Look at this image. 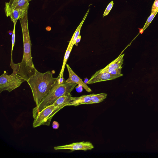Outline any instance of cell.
Returning <instances> with one entry per match:
<instances>
[{"label": "cell", "instance_id": "cell-1", "mask_svg": "<svg viewBox=\"0 0 158 158\" xmlns=\"http://www.w3.org/2000/svg\"><path fill=\"white\" fill-rule=\"evenodd\" d=\"M23 34V55L22 61L18 63L19 73L27 81L35 73L31 55V44L28 30L27 14L19 19Z\"/></svg>", "mask_w": 158, "mask_h": 158}, {"label": "cell", "instance_id": "cell-2", "mask_svg": "<svg viewBox=\"0 0 158 158\" xmlns=\"http://www.w3.org/2000/svg\"><path fill=\"white\" fill-rule=\"evenodd\" d=\"M58 78V77H53L49 71L41 73L35 69L34 74L27 81L31 88L36 106L49 93Z\"/></svg>", "mask_w": 158, "mask_h": 158}, {"label": "cell", "instance_id": "cell-3", "mask_svg": "<svg viewBox=\"0 0 158 158\" xmlns=\"http://www.w3.org/2000/svg\"><path fill=\"white\" fill-rule=\"evenodd\" d=\"M77 85L66 82L63 78V76L59 75L57 81L49 93L39 105L33 109V118H34L38 113L46 107L52 105L61 96L70 93Z\"/></svg>", "mask_w": 158, "mask_h": 158}, {"label": "cell", "instance_id": "cell-4", "mask_svg": "<svg viewBox=\"0 0 158 158\" xmlns=\"http://www.w3.org/2000/svg\"><path fill=\"white\" fill-rule=\"evenodd\" d=\"M26 80L17 72L13 71L8 75L6 71L0 77V93L3 91L10 92L19 87Z\"/></svg>", "mask_w": 158, "mask_h": 158}, {"label": "cell", "instance_id": "cell-5", "mask_svg": "<svg viewBox=\"0 0 158 158\" xmlns=\"http://www.w3.org/2000/svg\"><path fill=\"white\" fill-rule=\"evenodd\" d=\"M55 107L53 105L48 106L38 113L34 118L33 123L34 127L41 125H50L51 120L55 114L53 111Z\"/></svg>", "mask_w": 158, "mask_h": 158}, {"label": "cell", "instance_id": "cell-6", "mask_svg": "<svg viewBox=\"0 0 158 158\" xmlns=\"http://www.w3.org/2000/svg\"><path fill=\"white\" fill-rule=\"evenodd\" d=\"M94 148V146L91 143L88 141H82L74 143L68 145L56 146L54 147V149L56 150L69 149L72 151L78 150L86 151L91 150Z\"/></svg>", "mask_w": 158, "mask_h": 158}, {"label": "cell", "instance_id": "cell-7", "mask_svg": "<svg viewBox=\"0 0 158 158\" xmlns=\"http://www.w3.org/2000/svg\"><path fill=\"white\" fill-rule=\"evenodd\" d=\"M28 10L12 7L8 2H6L4 8L6 16L10 17L11 21L13 23L27 14Z\"/></svg>", "mask_w": 158, "mask_h": 158}, {"label": "cell", "instance_id": "cell-8", "mask_svg": "<svg viewBox=\"0 0 158 158\" xmlns=\"http://www.w3.org/2000/svg\"><path fill=\"white\" fill-rule=\"evenodd\" d=\"M123 76V74L121 73L114 75L108 73H101L98 70L92 76L86 83L88 84H92L100 81L113 80Z\"/></svg>", "mask_w": 158, "mask_h": 158}, {"label": "cell", "instance_id": "cell-9", "mask_svg": "<svg viewBox=\"0 0 158 158\" xmlns=\"http://www.w3.org/2000/svg\"><path fill=\"white\" fill-rule=\"evenodd\" d=\"M66 65L69 73V77L65 81L68 83L78 84L83 87L87 92H91L92 91L91 89L73 72L69 65L67 64Z\"/></svg>", "mask_w": 158, "mask_h": 158}, {"label": "cell", "instance_id": "cell-10", "mask_svg": "<svg viewBox=\"0 0 158 158\" xmlns=\"http://www.w3.org/2000/svg\"><path fill=\"white\" fill-rule=\"evenodd\" d=\"M74 99L70 93L67 94L59 98L52 104L55 107L53 112L55 114L58 111L68 104Z\"/></svg>", "mask_w": 158, "mask_h": 158}, {"label": "cell", "instance_id": "cell-11", "mask_svg": "<svg viewBox=\"0 0 158 158\" xmlns=\"http://www.w3.org/2000/svg\"><path fill=\"white\" fill-rule=\"evenodd\" d=\"M92 94L83 95L78 97H74L73 100L67 106H77L82 104H89Z\"/></svg>", "mask_w": 158, "mask_h": 158}, {"label": "cell", "instance_id": "cell-12", "mask_svg": "<svg viewBox=\"0 0 158 158\" xmlns=\"http://www.w3.org/2000/svg\"><path fill=\"white\" fill-rule=\"evenodd\" d=\"M124 54L119 56L116 59L110 63L108 65L102 70H104L108 69H122V64L123 61V57Z\"/></svg>", "mask_w": 158, "mask_h": 158}, {"label": "cell", "instance_id": "cell-13", "mask_svg": "<svg viewBox=\"0 0 158 158\" xmlns=\"http://www.w3.org/2000/svg\"><path fill=\"white\" fill-rule=\"evenodd\" d=\"M29 2L27 0H10L8 3L13 8L28 10Z\"/></svg>", "mask_w": 158, "mask_h": 158}, {"label": "cell", "instance_id": "cell-14", "mask_svg": "<svg viewBox=\"0 0 158 158\" xmlns=\"http://www.w3.org/2000/svg\"><path fill=\"white\" fill-rule=\"evenodd\" d=\"M89 8L87 11L86 13L85 14V15L84 16V17H83L82 20V21L81 22V23L79 24V25L77 27V28L75 32L73 34V35L72 36V42L71 43V46L73 47V45L74 44L75 41L77 38V37L78 36L80 35V31L81 28V27H82V26L84 23V22L85 20L86 17H87L88 14L89 13Z\"/></svg>", "mask_w": 158, "mask_h": 158}, {"label": "cell", "instance_id": "cell-15", "mask_svg": "<svg viewBox=\"0 0 158 158\" xmlns=\"http://www.w3.org/2000/svg\"><path fill=\"white\" fill-rule=\"evenodd\" d=\"M107 96V94L104 93L95 94H93L91 97V100L89 104H95L102 102L105 99Z\"/></svg>", "mask_w": 158, "mask_h": 158}, {"label": "cell", "instance_id": "cell-16", "mask_svg": "<svg viewBox=\"0 0 158 158\" xmlns=\"http://www.w3.org/2000/svg\"><path fill=\"white\" fill-rule=\"evenodd\" d=\"M72 42V39H71L69 42V45L68 46V48L67 49L65 54L62 66V67L61 71L59 74L60 76L63 75V72L65 68V64H66L67 60L68 59L70 52L73 47V46H71Z\"/></svg>", "mask_w": 158, "mask_h": 158}, {"label": "cell", "instance_id": "cell-17", "mask_svg": "<svg viewBox=\"0 0 158 158\" xmlns=\"http://www.w3.org/2000/svg\"><path fill=\"white\" fill-rule=\"evenodd\" d=\"M158 12V10L157 9L151 14V15L148 18L144 27L142 29L143 31L144 30L148 27Z\"/></svg>", "mask_w": 158, "mask_h": 158}, {"label": "cell", "instance_id": "cell-18", "mask_svg": "<svg viewBox=\"0 0 158 158\" xmlns=\"http://www.w3.org/2000/svg\"><path fill=\"white\" fill-rule=\"evenodd\" d=\"M17 21H16L14 22V28L12 35L11 41H12V48H11V60L12 59V52L13 49V47L15 44V26L17 22Z\"/></svg>", "mask_w": 158, "mask_h": 158}, {"label": "cell", "instance_id": "cell-19", "mask_svg": "<svg viewBox=\"0 0 158 158\" xmlns=\"http://www.w3.org/2000/svg\"><path fill=\"white\" fill-rule=\"evenodd\" d=\"M99 71L101 73H108L116 75L121 74V69H108L104 70L100 69Z\"/></svg>", "mask_w": 158, "mask_h": 158}, {"label": "cell", "instance_id": "cell-20", "mask_svg": "<svg viewBox=\"0 0 158 158\" xmlns=\"http://www.w3.org/2000/svg\"><path fill=\"white\" fill-rule=\"evenodd\" d=\"M114 3L113 1L112 0L108 5L106 8L103 15V17L104 16L107 15L111 9L112 8L113 6Z\"/></svg>", "mask_w": 158, "mask_h": 158}, {"label": "cell", "instance_id": "cell-21", "mask_svg": "<svg viewBox=\"0 0 158 158\" xmlns=\"http://www.w3.org/2000/svg\"><path fill=\"white\" fill-rule=\"evenodd\" d=\"M157 9L158 10V0H155L152 6L151 14Z\"/></svg>", "mask_w": 158, "mask_h": 158}, {"label": "cell", "instance_id": "cell-22", "mask_svg": "<svg viewBox=\"0 0 158 158\" xmlns=\"http://www.w3.org/2000/svg\"><path fill=\"white\" fill-rule=\"evenodd\" d=\"M52 127L54 129H57L59 127V124L57 122L54 121L52 123Z\"/></svg>", "mask_w": 158, "mask_h": 158}, {"label": "cell", "instance_id": "cell-23", "mask_svg": "<svg viewBox=\"0 0 158 158\" xmlns=\"http://www.w3.org/2000/svg\"><path fill=\"white\" fill-rule=\"evenodd\" d=\"M81 36L80 35L78 36L77 37V39H76V40L75 41V42L74 44L76 46H78V43L81 40Z\"/></svg>", "mask_w": 158, "mask_h": 158}, {"label": "cell", "instance_id": "cell-24", "mask_svg": "<svg viewBox=\"0 0 158 158\" xmlns=\"http://www.w3.org/2000/svg\"><path fill=\"white\" fill-rule=\"evenodd\" d=\"M27 0L28 1H29V2H30V1L32 0Z\"/></svg>", "mask_w": 158, "mask_h": 158}]
</instances>
